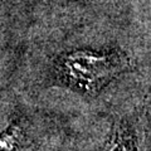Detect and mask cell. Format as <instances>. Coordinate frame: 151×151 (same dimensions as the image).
<instances>
[{
	"mask_svg": "<svg viewBox=\"0 0 151 151\" xmlns=\"http://www.w3.org/2000/svg\"><path fill=\"white\" fill-rule=\"evenodd\" d=\"M127 65L129 59L121 53L78 49L60 57L58 69L69 86L87 94H96Z\"/></svg>",
	"mask_w": 151,
	"mask_h": 151,
	"instance_id": "6da1fadb",
	"label": "cell"
},
{
	"mask_svg": "<svg viewBox=\"0 0 151 151\" xmlns=\"http://www.w3.org/2000/svg\"><path fill=\"white\" fill-rule=\"evenodd\" d=\"M102 151H136L134 136L127 125H115Z\"/></svg>",
	"mask_w": 151,
	"mask_h": 151,
	"instance_id": "7a4b0ae2",
	"label": "cell"
},
{
	"mask_svg": "<svg viewBox=\"0 0 151 151\" xmlns=\"http://www.w3.org/2000/svg\"><path fill=\"white\" fill-rule=\"evenodd\" d=\"M23 136L24 134L22 127L17 124L12 125L0 135V151H15L23 140Z\"/></svg>",
	"mask_w": 151,
	"mask_h": 151,
	"instance_id": "3957f363",
	"label": "cell"
}]
</instances>
